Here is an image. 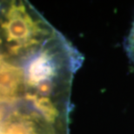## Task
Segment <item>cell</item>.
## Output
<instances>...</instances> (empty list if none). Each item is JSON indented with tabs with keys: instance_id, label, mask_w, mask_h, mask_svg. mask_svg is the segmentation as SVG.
<instances>
[{
	"instance_id": "obj_1",
	"label": "cell",
	"mask_w": 134,
	"mask_h": 134,
	"mask_svg": "<svg viewBox=\"0 0 134 134\" xmlns=\"http://www.w3.org/2000/svg\"><path fill=\"white\" fill-rule=\"evenodd\" d=\"M80 61L58 40L0 34V134H70Z\"/></svg>"
}]
</instances>
